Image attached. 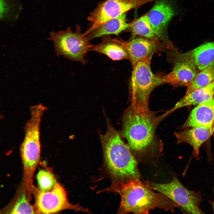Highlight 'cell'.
Returning <instances> with one entry per match:
<instances>
[{
  "instance_id": "obj_24",
  "label": "cell",
  "mask_w": 214,
  "mask_h": 214,
  "mask_svg": "<svg viewBox=\"0 0 214 214\" xmlns=\"http://www.w3.org/2000/svg\"><path fill=\"white\" fill-rule=\"evenodd\" d=\"M214 96V95H213V96Z\"/></svg>"
},
{
  "instance_id": "obj_22",
  "label": "cell",
  "mask_w": 214,
  "mask_h": 214,
  "mask_svg": "<svg viewBox=\"0 0 214 214\" xmlns=\"http://www.w3.org/2000/svg\"><path fill=\"white\" fill-rule=\"evenodd\" d=\"M35 212L27 199L26 193H23L17 200L10 213L34 214Z\"/></svg>"
},
{
  "instance_id": "obj_5",
  "label": "cell",
  "mask_w": 214,
  "mask_h": 214,
  "mask_svg": "<svg viewBox=\"0 0 214 214\" xmlns=\"http://www.w3.org/2000/svg\"><path fill=\"white\" fill-rule=\"evenodd\" d=\"M50 40L54 43L57 55L80 62L83 64L87 62L86 55L90 51L92 45L81 32L79 26H76L74 31L68 27L64 30L52 32L50 34Z\"/></svg>"
},
{
  "instance_id": "obj_6",
  "label": "cell",
  "mask_w": 214,
  "mask_h": 214,
  "mask_svg": "<svg viewBox=\"0 0 214 214\" xmlns=\"http://www.w3.org/2000/svg\"><path fill=\"white\" fill-rule=\"evenodd\" d=\"M46 109V107L40 103L30 108V118L25 124L24 137L20 147L22 162L27 165H34L39 162L41 150L40 125Z\"/></svg>"
},
{
  "instance_id": "obj_7",
  "label": "cell",
  "mask_w": 214,
  "mask_h": 214,
  "mask_svg": "<svg viewBox=\"0 0 214 214\" xmlns=\"http://www.w3.org/2000/svg\"><path fill=\"white\" fill-rule=\"evenodd\" d=\"M145 183L151 189L168 197L186 212L194 214L203 213L200 209L199 194L185 188L176 177H174L170 182L166 183L150 181Z\"/></svg>"
},
{
  "instance_id": "obj_12",
  "label": "cell",
  "mask_w": 214,
  "mask_h": 214,
  "mask_svg": "<svg viewBox=\"0 0 214 214\" xmlns=\"http://www.w3.org/2000/svg\"><path fill=\"white\" fill-rule=\"evenodd\" d=\"M133 67L138 62L163 49H167L163 43L144 37L134 38L129 41L121 40Z\"/></svg>"
},
{
  "instance_id": "obj_10",
  "label": "cell",
  "mask_w": 214,
  "mask_h": 214,
  "mask_svg": "<svg viewBox=\"0 0 214 214\" xmlns=\"http://www.w3.org/2000/svg\"><path fill=\"white\" fill-rule=\"evenodd\" d=\"M174 10L166 0H157L148 12V17L157 40L169 49L174 48L165 35L167 24L174 15Z\"/></svg>"
},
{
  "instance_id": "obj_19",
  "label": "cell",
  "mask_w": 214,
  "mask_h": 214,
  "mask_svg": "<svg viewBox=\"0 0 214 214\" xmlns=\"http://www.w3.org/2000/svg\"><path fill=\"white\" fill-rule=\"evenodd\" d=\"M130 23L128 29L131 32V39L134 38L136 36L139 35L150 40L160 41L157 40L152 27L148 13Z\"/></svg>"
},
{
  "instance_id": "obj_13",
  "label": "cell",
  "mask_w": 214,
  "mask_h": 214,
  "mask_svg": "<svg viewBox=\"0 0 214 214\" xmlns=\"http://www.w3.org/2000/svg\"><path fill=\"white\" fill-rule=\"evenodd\" d=\"M172 62L171 71L162 76L163 84L168 83L174 86H187L199 72L192 64L188 62L168 59Z\"/></svg>"
},
{
  "instance_id": "obj_2",
  "label": "cell",
  "mask_w": 214,
  "mask_h": 214,
  "mask_svg": "<svg viewBox=\"0 0 214 214\" xmlns=\"http://www.w3.org/2000/svg\"><path fill=\"white\" fill-rule=\"evenodd\" d=\"M110 188L121 196L119 213L147 214L157 208L172 211L178 207L166 196L152 191L139 179L116 181Z\"/></svg>"
},
{
  "instance_id": "obj_17",
  "label": "cell",
  "mask_w": 214,
  "mask_h": 214,
  "mask_svg": "<svg viewBox=\"0 0 214 214\" xmlns=\"http://www.w3.org/2000/svg\"><path fill=\"white\" fill-rule=\"evenodd\" d=\"M102 37L100 43L92 45L90 51L105 55L114 61L129 59L128 54L121 40L112 38L109 35Z\"/></svg>"
},
{
  "instance_id": "obj_4",
  "label": "cell",
  "mask_w": 214,
  "mask_h": 214,
  "mask_svg": "<svg viewBox=\"0 0 214 214\" xmlns=\"http://www.w3.org/2000/svg\"><path fill=\"white\" fill-rule=\"evenodd\" d=\"M151 58H144L133 67L130 84V106L140 111L149 110L150 93L155 88L163 84L162 76L154 74L151 70Z\"/></svg>"
},
{
  "instance_id": "obj_11",
  "label": "cell",
  "mask_w": 214,
  "mask_h": 214,
  "mask_svg": "<svg viewBox=\"0 0 214 214\" xmlns=\"http://www.w3.org/2000/svg\"><path fill=\"white\" fill-rule=\"evenodd\" d=\"M170 51L168 59L189 62L200 71L214 65V42L206 43L183 53Z\"/></svg>"
},
{
  "instance_id": "obj_15",
  "label": "cell",
  "mask_w": 214,
  "mask_h": 214,
  "mask_svg": "<svg viewBox=\"0 0 214 214\" xmlns=\"http://www.w3.org/2000/svg\"><path fill=\"white\" fill-rule=\"evenodd\" d=\"M192 128L175 132L174 135L178 143H186L190 144L193 148V155L195 156H197L202 144L214 132V123L210 127Z\"/></svg>"
},
{
  "instance_id": "obj_20",
  "label": "cell",
  "mask_w": 214,
  "mask_h": 214,
  "mask_svg": "<svg viewBox=\"0 0 214 214\" xmlns=\"http://www.w3.org/2000/svg\"><path fill=\"white\" fill-rule=\"evenodd\" d=\"M214 80V65L200 71L187 86L185 95L205 86Z\"/></svg>"
},
{
  "instance_id": "obj_1",
  "label": "cell",
  "mask_w": 214,
  "mask_h": 214,
  "mask_svg": "<svg viewBox=\"0 0 214 214\" xmlns=\"http://www.w3.org/2000/svg\"><path fill=\"white\" fill-rule=\"evenodd\" d=\"M167 115L157 116L149 110L140 111L130 106L124 113L121 136L127 141L136 160L141 161L156 157L163 148L155 130L159 124Z\"/></svg>"
},
{
  "instance_id": "obj_3",
  "label": "cell",
  "mask_w": 214,
  "mask_h": 214,
  "mask_svg": "<svg viewBox=\"0 0 214 214\" xmlns=\"http://www.w3.org/2000/svg\"><path fill=\"white\" fill-rule=\"evenodd\" d=\"M107 131L100 135L105 163L116 181H127L140 179L137 162L120 134L107 120Z\"/></svg>"
},
{
  "instance_id": "obj_14",
  "label": "cell",
  "mask_w": 214,
  "mask_h": 214,
  "mask_svg": "<svg viewBox=\"0 0 214 214\" xmlns=\"http://www.w3.org/2000/svg\"><path fill=\"white\" fill-rule=\"evenodd\" d=\"M214 123V98L198 105L191 111L183 128L210 127Z\"/></svg>"
},
{
  "instance_id": "obj_18",
  "label": "cell",
  "mask_w": 214,
  "mask_h": 214,
  "mask_svg": "<svg viewBox=\"0 0 214 214\" xmlns=\"http://www.w3.org/2000/svg\"><path fill=\"white\" fill-rule=\"evenodd\" d=\"M214 80L207 85L195 89L185 95L171 109L166 112L167 115L174 110L191 105L198 104L213 97Z\"/></svg>"
},
{
  "instance_id": "obj_8",
  "label": "cell",
  "mask_w": 214,
  "mask_h": 214,
  "mask_svg": "<svg viewBox=\"0 0 214 214\" xmlns=\"http://www.w3.org/2000/svg\"><path fill=\"white\" fill-rule=\"evenodd\" d=\"M153 0H106L100 3L88 16L91 27L88 32L108 21L128 11L138 8Z\"/></svg>"
},
{
  "instance_id": "obj_23",
  "label": "cell",
  "mask_w": 214,
  "mask_h": 214,
  "mask_svg": "<svg viewBox=\"0 0 214 214\" xmlns=\"http://www.w3.org/2000/svg\"><path fill=\"white\" fill-rule=\"evenodd\" d=\"M213 211L214 212V202L213 203Z\"/></svg>"
},
{
  "instance_id": "obj_9",
  "label": "cell",
  "mask_w": 214,
  "mask_h": 214,
  "mask_svg": "<svg viewBox=\"0 0 214 214\" xmlns=\"http://www.w3.org/2000/svg\"><path fill=\"white\" fill-rule=\"evenodd\" d=\"M36 197L35 205L36 213H55L65 209L89 211L78 205L70 204L68 200L64 188L57 181L51 191L45 192L40 191Z\"/></svg>"
},
{
  "instance_id": "obj_21",
  "label": "cell",
  "mask_w": 214,
  "mask_h": 214,
  "mask_svg": "<svg viewBox=\"0 0 214 214\" xmlns=\"http://www.w3.org/2000/svg\"><path fill=\"white\" fill-rule=\"evenodd\" d=\"M36 178L40 191L43 192L51 191L56 181L51 173L44 169L39 171Z\"/></svg>"
},
{
  "instance_id": "obj_16",
  "label": "cell",
  "mask_w": 214,
  "mask_h": 214,
  "mask_svg": "<svg viewBox=\"0 0 214 214\" xmlns=\"http://www.w3.org/2000/svg\"><path fill=\"white\" fill-rule=\"evenodd\" d=\"M131 23L126 21V12L110 20L84 34L90 40L97 37L110 34L118 35L128 29Z\"/></svg>"
}]
</instances>
